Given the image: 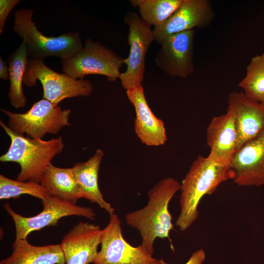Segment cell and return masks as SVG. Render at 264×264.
<instances>
[{
	"mask_svg": "<svg viewBox=\"0 0 264 264\" xmlns=\"http://www.w3.org/2000/svg\"><path fill=\"white\" fill-rule=\"evenodd\" d=\"M180 188V183L174 178L161 180L148 191L147 204L125 216L127 224L139 232L142 238L140 245L152 256L157 238H167L172 242L169 234L174 230V225L169 204Z\"/></svg>",
	"mask_w": 264,
	"mask_h": 264,
	"instance_id": "cell-1",
	"label": "cell"
},
{
	"mask_svg": "<svg viewBox=\"0 0 264 264\" xmlns=\"http://www.w3.org/2000/svg\"><path fill=\"white\" fill-rule=\"evenodd\" d=\"M232 178L229 165L198 155L180 183V211L176 221L179 230H187L196 220L199 203L205 195L212 194L222 182Z\"/></svg>",
	"mask_w": 264,
	"mask_h": 264,
	"instance_id": "cell-2",
	"label": "cell"
},
{
	"mask_svg": "<svg viewBox=\"0 0 264 264\" xmlns=\"http://www.w3.org/2000/svg\"><path fill=\"white\" fill-rule=\"evenodd\" d=\"M0 125L10 139L7 152L0 157L1 162L19 164L21 171L16 180L41 183L44 173L51 160L64 147L62 137L49 140L32 138L13 132L1 120Z\"/></svg>",
	"mask_w": 264,
	"mask_h": 264,
	"instance_id": "cell-3",
	"label": "cell"
},
{
	"mask_svg": "<svg viewBox=\"0 0 264 264\" xmlns=\"http://www.w3.org/2000/svg\"><path fill=\"white\" fill-rule=\"evenodd\" d=\"M33 13L31 9L16 10L13 26V31L26 44L31 58L44 60L52 56L64 60L72 57L83 48L79 32L64 33L57 37L45 36L33 21Z\"/></svg>",
	"mask_w": 264,
	"mask_h": 264,
	"instance_id": "cell-4",
	"label": "cell"
},
{
	"mask_svg": "<svg viewBox=\"0 0 264 264\" xmlns=\"http://www.w3.org/2000/svg\"><path fill=\"white\" fill-rule=\"evenodd\" d=\"M39 81L43 88V98L58 106L62 100L76 96H88L93 85L84 79H75L66 73H59L48 67L44 60L28 58L23 84L28 87L36 85Z\"/></svg>",
	"mask_w": 264,
	"mask_h": 264,
	"instance_id": "cell-5",
	"label": "cell"
},
{
	"mask_svg": "<svg viewBox=\"0 0 264 264\" xmlns=\"http://www.w3.org/2000/svg\"><path fill=\"white\" fill-rule=\"evenodd\" d=\"M0 110L9 118V127L15 133L32 138L42 139L47 133L57 134L68 122L71 110H62L48 100L35 102L25 113H15L5 109Z\"/></svg>",
	"mask_w": 264,
	"mask_h": 264,
	"instance_id": "cell-6",
	"label": "cell"
},
{
	"mask_svg": "<svg viewBox=\"0 0 264 264\" xmlns=\"http://www.w3.org/2000/svg\"><path fill=\"white\" fill-rule=\"evenodd\" d=\"M124 60L99 42L87 39L80 51L68 59L61 60V64L63 72L75 79L98 74L113 82L119 79Z\"/></svg>",
	"mask_w": 264,
	"mask_h": 264,
	"instance_id": "cell-7",
	"label": "cell"
},
{
	"mask_svg": "<svg viewBox=\"0 0 264 264\" xmlns=\"http://www.w3.org/2000/svg\"><path fill=\"white\" fill-rule=\"evenodd\" d=\"M124 22L129 26L128 42L130 51L124 61L127 66L126 70L121 73L119 79L123 88L128 90L142 85L146 54L155 40L151 25L136 12H128L124 17Z\"/></svg>",
	"mask_w": 264,
	"mask_h": 264,
	"instance_id": "cell-8",
	"label": "cell"
},
{
	"mask_svg": "<svg viewBox=\"0 0 264 264\" xmlns=\"http://www.w3.org/2000/svg\"><path fill=\"white\" fill-rule=\"evenodd\" d=\"M42 201L43 210L31 217H23L13 211L8 203L4 204L5 210L14 221L16 239H26L32 232L56 225L58 220L65 217L78 216L94 220L96 216L93 209L89 207L78 206L50 196Z\"/></svg>",
	"mask_w": 264,
	"mask_h": 264,
	"instance_id": "cell-9",
	"label": "cell"
},
{
	"mask_svg": "<svg viewBox=\"0 0 264 264\" xmlns=\"http://www.w3.org/2000/svg\"><path fill=\"white\" fill-rule=\"evenodd\" d=\"M121 220L113 214L102 229L101 249L94 264H160L139 245L134 247L122 235Z\"/></svg>",
	"mask_w": 264,
	"mask_h": 264,
	"instance_id": "cell-10",
	"label": "cell"
},
{
	"mask_svg": "<svg viewBox=\"0 0 264 264\" xmlns=\"http://www.w3.org/2000/svg\"><path fill=\"white\" fill-rule=\"evenodd\" d=\"M195 33L184 31L164 39L154 58L157 66L171 77L186 79L192 74Z\"/></svg>",
	"mask_w": 264,
	"mask_h": 264,
	"instance_id": "cell-11",
	"label": "cell"
},
{
	"mask_svg": "<svg viewBox=\"0 0 264 264\" xmlns=\"http://www.w3.org/2000/svg\"><path fill=\"white\" fill-rule=\"evenodd\" d=\"M215 12L208 0H183L180 6L162 24L153 29L159 44L167 37L180 32L209 25Z\"/></svg>",
	"mask_w": 264,
	"mask_h": 264,
	"instance_id": "cell-12",
	"label": "cell"
},
{
	"mask_svg": "<svg viewBox=\"0 0 264 264\" xmlns=\"http://www.w3.org/2000/svg\"><path fill=\"white\" fill-rule=\"evenodd\" d=\"M230 168L232 179L238 185H264V131L236 151Z\"/></svg>",
	"mask_w": 264,
	"mask_h": 264,
	"instance_id": "cell-13",
	"label": "cell"
},
{
	"mask_svg": "<svg viewBox=\"0 0 264 264\" xmlns=\"http://www.w3.org/2000/svg\"><path fill=\"white\" fill-rule=\"evenodd\" d=\"M102 235L99 225L83 221L74 225L60 244L66 264L94 263Z\"/></svg>",
	"mask_w": 264,
	"mask_h": 264,
	"instance_id": "cell-14",
	"label": "cell"
},
{
	"mask_svg": "<svg viewBox=\"0 0 264 264\" xmlns=\"http://www.w3.org/2000/svg\"><path fill=\"white\" fill-rule=\"evenodd\" d=\"M227 103V111L235 117L238 133L237 151L264 131V105L249 98L243 91H237L230 93Z\"/></svg>",
	"mask_w": 264,
	"mask_h": 264,
	"instance_id": "cell-15",
	"label": "cell"
},
{
	"mask_svg": "<svg viewBox=\"0 0 264 264\" xmlns=\"http://www.w3.org/2000/svg\"><path fill=\"white\" fill-rule=\"evenodd\" d=\"M206 141L212 160L229 165L237 151L238 133L235 117L230 111L213 117L206 129Z\"/></svg>",
	"mask_w": 264,
	"mask_h": 264,
	"instance_id": "cell-16",
	"label": "cell"
},
{
	"mask_svg": "<svg viewBox=\"0 0 264 264\" xmlns=\"http://www.w3.org/2000/svg\"><path fill=\"white\" fill-rule=\"evenodd\" d=\"M126 94L135 110L134 130L137 136L149 146L163 145L167 140L164 123L151 110L142 86L126 90Z\"/></svg>",
	"mask_w": 264,
	"mask_h": 264,
	"instance_id": "cell-17",
	"label": "cell"
},
{
	"mask_svg": "<svg viewBox=\"0 0 264 264\" xmlns=\"http://www.w3.org/2000/svg\"><path fill=\"white\" fill-rule=\"evenodd\" d=\"M104 154L103 150L98 149L88 160L85 162L76 163L72 168L78 185L80 198L98 204L111 215L115 210L104 199L98 183V172Z\"/></svg>",
	"mask_w": 264,
	"mask_h": 264,
	"instance_id": "cell-18",
	"label": "cell"
},
{
	"mask_svg": "<svg viewBox=\"0 0 264 264\" xmlns=\"http://www.w3.org/2000/svg\"><path fill=\"white\" fill-rule=\"evenodd\" d=\"M11 255L0 264H66L60 244L36 246L27 239H17L12 244Z\"/></svg>",
	"mask_w": 264,
	"mask_h": 264,
	"instance_id": "cell-19",
	"label": "cell"
},
{
	"mask_svg": "<svg viewBox=\"0 0 264 264\" xmlns=\"http://www.w3.org/2000/svg\"><path fill=\"white\" fill-rule=\"evenodd\" d=\"M40 184L49 196L73 204L81 198L72 168H59L51 163L45 170Z\"/></svg>",
	"mask_w": 264,
	"mask_h": 264,
	"instance_id": "cell-20",
	"label": "cell"
},
{
	"mask_svg": "<svg viewBox=\"0 0 264 264\" xmlns=\"http://www.w3.org/2000/svg\"><path fill=\"white\" fill-rule=\"evenodd\" d=\"M28 56L27 46L22 42L8 58L10 81L8 96L11 105L16 109L23 108L26 104L22 84Z\"/></svg>",
	"mask_w": 264,
	"mask_h": 264,
	"instance_id": "cell-21",
	"label": "cell"
},
{
	"mask_svg": "<svg viewBox=\"0 0 264 264\" xmlns=\"http://www.w3.org/2000/svg\"><path fill=\"white\" fill-rule=\"evenodd\" d=\"M183 0H132L133 7H138L141 18L154 27L166 21L180 6Z\"/></svg>",
	"mask_w": 264,
	"mask_h": 264,
	"instance_id": "cell-22",
	"label": "cell"
},
{
	"mask_svg": "<svg viewBox=\"0 0 264 264\" xmlns=\"http://www.w3.org/2000/svg\"><path fill=\"white\" fill-rule=\"evenodd\" d=\"M249 98L261 102L264 98V52L253 57L245 75L238 84Z\"/></svg>",
	"mask_w": 264,
	"mask_h": 264,
	"instance_id": "cell-23",
	"label": "cell"
},
{
	"mask_svg": "<svg viewBox=\"0 0 264 264\" xmlns=\"http://www.w3.org/2000/svg\"><path fill=\"white\" fill-rule=\"evenodd\" d=\"M22 195H28L41 199L49 195L40 183L31 181H20L0 175V199L17 198Z\"/></svg>",
	"mask_w": 264,
	"mask_h": 264,
	"instance_id": "cell-24",
	"label": "cell"
},
{
	"mask_svg": "<svg viewBox=\"0 0 264 264\" xmlns=\"http://www.w3.org/2000/svg\"><path fill=\"white\" fill-rule=\"evenodd\" d=\"M21 0H0V35L2 33L8 16Z\"/></svg>",
	"mask_w": 264,
	"mask_h": 264,
	"instance_id": "cell-25",
	"label": "cell"
},
{
	"mask_svg": "<svg viewBox=\"0 0 264 264\" xmlns=\"http://www.w3.org/2000/svg\"><path fill=\"white\" fill-rule=\"evenodd\" d=\"M205 258V253L203 249H198L194 252L189 260L184 264H202ZM159 261L160 264H169L162 259H159Z\"/></svg>",
	"mask_w": 264,
	"mask_h": 264,
	"instance_id": "cell-26",
	"label": "cell"
},
{
	"mask_svg": "<svg viewBox=\"0 0 264 264\" xmlns=\"http://www.w3.org/2000/svg\"><path fill=\"white\" fill-rule=\"evenodd\" d=\"M9 66L4 61L2 56L0 57V78L5 81L9 79Z\"/></svg>",
	"mask_w": 264,
	"mask_h": 264,
	"instance_id": "cell-27",
	"label": "cell"
},
{
	"mask_svg": "<svg viewBox=\"0 0 264 264\" xmlns=\"http://www.w3.org/2000/svg\"><path fill=\"white\" fill-rule=\"evenodd\" d=\"M261 103L264 105V98L263 99V100L261 101Z\"/></svg>",
	"mask_w": 264,
	"mask_h": 264,
	"instance_id": "cell-28",
	"label": "cell"
}]
</instances>
